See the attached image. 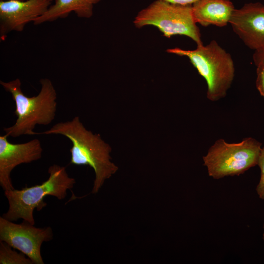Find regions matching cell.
I'll return each mask as SVG.
<instances>
[{"label": "cell", "instance_id": "cell-1", "mask_svg": "<svg viewBox=\"0 0 264 264\" xmlns=\"http://www.w3.org/2000/svg\"><path fill=\"white\" fill-rule=\"evenodd\" d=\"M36 134H59L71 142L69 150L70 163L75 165H88L95 173L92 193H97L105 180L118 170V167L110 161L111 148L99 134H94L84 126L79 116L60 122L45 131Z\"/></svg>", "mask_w": 264, "mask_h": 264}, {"label": "cell", "instance_id": "cell-2", "mask_svg": "<svg viewBox=\"0 0 264 264\" xmlns=\"http://www.w3.org/2000/svg\"><path fill=\"white\" fill-rule=\"evenodd\" d=\"M40 83L38 94L29 97L22 92L20 79L0 81L3 88L11 94L15 104L16 121L12 126L3 129L8 137L36 134L34 130L36 125L46 126L54 120L57 105L56 90L48 78H42Z\"/></svg>", "mask_w": 264, "mask_h": 264}, {"label": "cell", "instance_id": "cell-18", "mask_svg": "<svg viewBox=\"0 0 264 264\" xmlns=\"http://www.w3.org/2000/svg\"><path fill=\"white\" fill-rule=\"evenodd\" d=\"M263 241L264 242V233L263 234Z\"/></svg>", "mask_w": 264, "mask_h": 264}, {"label": "cell", "instance_id": "cell-19", "mask_svg": "<svg viewBox=\"0 0 264 264\" xmlns=\"http://www.w3.org/2000/svg\"></svg>", "mask_w": 264, "mask_h": 264}, {"label": "cell", "instance_id": "cell-10", "mask_svg": "<svg viewBox=\"0 0 264 264\" xmlns=\"http://www.w3.org/2000/svg\"><path fill=\"white\" fill-rule=\"evenodd\" d=\"M229 23L248 48L255 51L264 47V5L250 2L235 9Z\"/></svg>", "mask_w": 264, "mask_h": 264}, {"label": "cell", "instance_id": "cell-13", "mask_svg": "<svg viewBox=\"0 0 264 264\" xmlns=\"http://www.w3.org/2000/svg\"><path fill=\"white\" fill-rule=\"evenodd\" d=\"M4 242L0 241V264H33L23 253H18Z\"/></svg>", "mask_w": 264, "mask_h": 264}, {"label": "cell", "instance_id": "cell-16", "mask_svg": "<svg viewBox=\"0 0 264 264\" xmlns=\"http://www.w3.org/2000/svg\"><path fill=\"white\" fill-rule=\"evenodd\" d=\"M252 58L256 66H261L264 67V47L254 51Z\"/></svg>", "mask_w": 264, "mask_h": 264}, {"label": "cell", "instance_id": "cell-9", "mask_svg": "<svg viewBox=\"0 0 264 264\" xmlns=\"http://www.w3.org/2000/svg\"><path fill=\"white\" fill-rule=\"evenodd\" d=\"M6 134L0 135V185L4 191L15 189L11 178L12 170L20 164L38 160L43 151L37 138L22 143H12Z\"/></svg>", "mask_w": 264, "mask_h": 264}, {"label": "cell", "instance_id": "cell-5", "mask_svg": "<svg viewBox=\"0 0 264 264\" xmlns=\"http://www.w3.org/2000/svg\"><path fill=\"white\" fill-rule=\"evenodd\" d=\"M262 148V143L252 137L233 143L219 139L202 157L203 165L214 179L239 176L257 165Z\"/></svg>", "mask_w": 264, "mask_h": 264}, {"label": "cell", "instance_id": "cell-7", "mask_svg": "<svg viewBox=\"0 0 264 264\" xmlns=\"http://www.w3.org/2000/svg\"><path fill=\"white\" fill-rule=\"evenodd\" d=\"M52 228H38L23 220L17 224L0 217V241L23 253L33 264H44L41 248L44 242L53 238Z\"/></svg>", "mask_w": 264, "mask_h": 264}, {"label": "cell", "instance_id": "cell-17", "mask_svg": "<svg viewBox=\"0 0 264 264\" xmlns=\"http://www.w3.org/2000/svg\"><path fill=\"white\" fill-rule=\"evenodd\" d=\"M171 3L182 5H192L194 3L198 0H161Z\"/></svg>", "mask_w": 264, "mask_h": 264}, {"label": "cell", "instance_id": "cell-20", "mask_svg": "<svg viewBox=\"0 0 264 264\" xmlns=\"http://www.w3.org/2000/svg\"><path fill=\"white\" fill-rule=\"evenodd\" d=\"M263 228H264V225H263Z\"/></svg>", "mask_w": 264, "mask_h": 264}, {"label": "cell", "instance_id": "cell-15", "mask_svg": "<svg viewBox=\"0 0 264 264\" xmlns=\"http://www.w3.org/2000/svg\"><path fill=\"white\" fill-rule=\"evenodd\" d=\"M256 67V88L261 95L264 98V67L261 66Z\"/></svg>", "mask_w": 264, "mask_h": 264}, {"label": "cell", "instance_id": "cell-3", "mask_svg": "<svg viewBox=\"0 0 264 264\" xmlns=\"http://www.w3.org/2000/svg\"><path fill=\"white\" fill-rule=\"evenodd\" d=\"M48 173V178L41 184L25 187L21 190L5 191L9 207L2 216L12 221L22 219L34 225V211H40L46 206L44 201L45 197L51 196L59 200L64 199L67 191L73 188L75 178L69 176L65 167L57 164L50 166Z\"/></svg>", "mask_w": 264, "mask_h": 264}, {"label": "cell", "instance_id": "cell-4", "mask_svg": "<svg viewBox=\"0 0 264 264\" xmlns=\"http://www.w3.org/2000/svg\"><path fill=\"white\" fill-rule=\"evenodd\" d=\"M166 52L189 59L206 82L208 100L217 101L226 95L234 79L235 65L230 54L216 41L197 45L193 50L175 47Z\"/></svg>", "mask_w": 264, "mask_h": 264}, {"label": "cell", "instance_id": "cell-11", "mask_svg": "<svg viewBox=\"0 0 264 264\" xmlns=\"http://www.w3.org/2000/svg\"><path fill=\"white\" fill-rule=\"evenodd\" d=\"M192 9L197 24L221 27L229 23L235 8L230 0H198L192 5Z\"/></svg>", "mask_w": 264, "mask_h": 264}, {"label": "cell", "instance_id": "cell-14", "mask_svg": "<svg viewBox=\"0 0 264 264\" xmlns=\"http://www.w3.org/2000/svg\"><path fill=\"white\" fill-rule=\"evenodd\" d=\"M257 165L261 170V177L256 190L259 198L264 200V146L261 149Z\"/></svg>", "mask_w": 264, "mask_h": 264}, {"label": "cell", "instance_id": "cell-6", "mask_svg": "<svg viewBox=\"0 0 264 264\" xmlns=\"http://www.w3.org/2000/svg\"><path fill=\"white\" fill-rule=\"evenodd\" d=\"M133 23L137 28L148 25L155 26L167 38L182 35L191 39L197 45L203 44L191 5H178L155 0L137 13Z\"/></svg>", "mask_w": 264, "mask_h": 264}, {"label": "cell", "instance_id": "cell-8", "mask_svg": "<svg viewBox=\"0 0 264 264\" xmlns=\"http://www.w3.org/2000/svg\"><path fill=\"white\" fill-rule=\"evenodd\" d=\"M53 0H0V38L3 41L12 31L22 32L48 10Z\"/></svg>", "mask_w": 264, "mask_h": 264}, {"label": "cell", "instance_id": "cell-12", "mask_svg": "<svg viewBox=\"0 0 264 264\" xmlns=\"http://www.w3.org/2000/svg\"><path fill=\"white\" fill-rule=\"evenodd\" d=\"M101 0H54L46 12L33 22L39 25L66 18L74 12L80 18L89 19L93 14L95 4Z\"/></svg>", "mask_w": 264, "mask_h": 264}]
</instances>
